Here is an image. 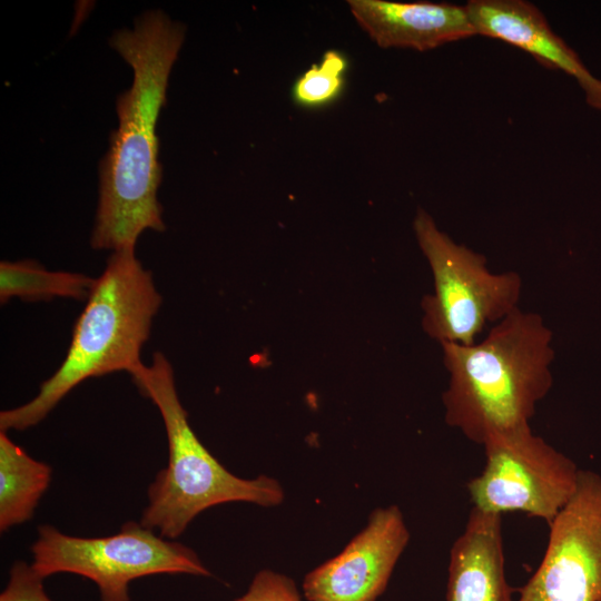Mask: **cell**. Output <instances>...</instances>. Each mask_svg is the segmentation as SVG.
<instances>
[{
  "mask_svg": "<svg viewBox=\"0 0 601 601\" xmlns=\"http://www.w3.org/2000/svg\"><path fill=\"white\" fill-rule=\"evenodd\" d=\"M135 248L114 252L78 317L67 356L30 402L0 413V428L22 431L41 422L78 384L114 372L134 373L161 297Z\"/></svg>",
  "mask_w": 601,
  "mask_h": 601,
  "instance_id": "3957f363",
  "label": "cell"
},
{
  "mask_svg": "<svg viewBox=\"0 0 601 601\" xmlns=\"http://www.w3.org/2000/svg\"><path fill=\"white\" fill-rule=\"evenodd\" d=\"M31 554V566L40 577L63 572L83 577L96 583L101 601H130V582L147 575H211L193 549L140 522H127L118 533L101 538L72 536L43 524Z\"/></svg>",
  "mask_w": 601,
  "mask_h": 601,
  "instance_id": "8992f818",
  "label": "cell"
},
{
  "mask_svg": "<svg viewBox=\"0 0 601 601\" xmlns=\"http://www.w3.org/2000/svg\"><path fill=\"white\" fill-rule=\"evenodd\" d=\"M485 465L467 482L472 508L489 513L520 511L548 524L573 495L579 469L531 426L490 436Z\"/></svg>",
  "mask_w": 601,
  "mask_h": 601,
  "instance_id": "52a82bcc",
  "label": "cell"
},
{
  "mask_svg": "<svg viewBox=\"0 0 601 601\" xmlns=\"http://www.w3.org/2000/svg\"><path fill=\"white\" fill-rule=\"evenodd\" d=\"M465 7L476 35L510 43L544 66L573 77L585 92L587 101L601 110V80L551 29L534 4L524 0H471Z\"/></svg>",
  "mask_w": 601,
  "mask_h": 601,
  "instance_id": "30bf717a",
  "label": "cell"
},
{
  "mask_svg": "<svg viewBox=\"0 0 601 601\" xmlns=\"http://www.w3.org/2000/svg\"><path fill=\"white\" fill-rule=\"evenodd\" d=\"M410 541L397 505L375 509L364 529L303 581L307 601H376Z\"/></svg>",
  "mask_w": 601,
  "mask_h": 601,
  "instance_id": "9c48e42d",
  "label": "cell"
},
{
  "mask_svg": "<svg viewBox=\"0 0 601 601\" xmlns=\"http://www.w3.org/2000/svg\"><path fill=\"white\" fill-rule=\"evenodd\" d=\"M96 279L83 274L48 272L33 260L1 262L0 299L50 300L55 297L88 299Z\"/></svg>",
  "mask_w": 601,
  "mask_h": 601,
  "instance_id": "5bb4252c",
  "label": "cell"
},
{
  "mask_svg": "<svg viewBox=\"0 0 601 601\" xmlns=\"http://www.w3.org/2000/svg\"><path fill=\"white\" fill-rule=\"evenodd\" d=\"M549 526L544 556L518 601H601V476L579 470L573 495Z\"/></svg>",
  "mask_w": 601,
  "mask_h": 601,
  "instance_id": "ba28073f",
  "label": "cell"
},
{
  "mask_svg": "<svg viewBox=\"0 0 601 601\" xmlns=\"http://www.w3.org/2000/svg\"><path fill=\"white\" fill-rule=\"evenodd\" d=\"M185 27L160 10L141 14L132 29L116 31L110 46L134 71L117 99L119 126L100 165V197L91 236L95 249L135 248L145 229L165 230L157 190L161 179L156 124L166 102L171 67Z\"/></svg>",
  "mask_w": 601,
  "mask_h": 601,
  "instance_id": "6da1fadb",
  "label": "cell"
},
{
  "mask_svg": "<svg viewBox=\"0 0 601 601\" xmlns=\"http://www.w3.org/2000/svg\"><path fill=\"white\" fill-rule=\"evenodd\" d=\"M552 331L543 317L520 308L472 345L441 344L450 381L444 418L470 441L530 425L552 388Z\"/></svg>",
  "mask_w": 601,
  "mask_h": 601,
  "instance_id": "7a4b0ae2",
  "label": "cell"
},
{
  "mask_svg": "<svg viewBox=\"0 0 601 601\" xmlns=\"http://www.w3.org/2000/svg\"><path fill=\"white\" fill-rule=\"evenodd\" d=\"M138 390L158 407L168 440V464L148 487V504L140 524L166 539L180 536L203 511L227 502L279 505L280 483L267 475L242 479L228 471L200 442L188 423L174 371L160 352L150 365L130 374Z\"/></svg>",
  "mask_w": 601,
  "mask_h": 601,
  "instance_id": "277c9868",
  "label": "cell"
},
{
  "mask_svg": "<svg viewBox=\"0 0 601 601\" xmlns=\"http://www.w3.org/2000/svg\"><path fill=\"white\" fill-rule=\"evenodd\" d=\"M345 58L335 50L325 52L319 65L313 66L296 81L293 93L305 106H317L333 100L343 87Z\"/></svg>",
  "mask_w": 601,
  "mask_h": 601,
  "instance_id": "9a60e30c",
  "label": "cell"
},
{
  "mask_svg": "<svg viewBox=\"0 0 601 601\" xmlns=\"http://www.w3.org/2000/svg\"><path fill=\"white\" fill-rule=\"evenodd\" d=\"M43 578L24 561H16L0 601H52L45 591Z\"/></svg>",
  "mask_w": 601,
  "mask_h": 601,
  "instance_id": "e0dca14e",
  "label": "cell"
},
{
  "mask_svg": "<svg viewBox=\"0 0 601 601\" xmlns=\"http://www.w3.org/2000/svg\"><path fill=\"white\" fill-rule=\"evenodd\" d=\"M51 466L0 433V531L29 521L51 482Z\"/></svg>",
  "mask_w": 601,
  "mask_h": 601,
  "instance_id": "4fadbf2b",
  "label": "cell"
},
{
  "mask_svg": "<svg viewBox=\"0 0 601 601\" xmlns=\"http://www.w3.org/2000/svg\"><path fill=\"white\" fill-rule=\"evenodd\" d=\"M504 574L502 514L472 508L450 551L446 601H512Z\"/></svg>",
  "mask_w": 601,
  "mask_h": 601,
  "instance_id": "7c38bea8",
  "label": "cell"
},
{
  "mask_svg": "<svg viewBox=\"0 0 601 601\" xmlns=\"http://www.w3.org/2000/svg\"><path fill=\"white\" fill-rule=\"evenodd\" d=\"M413 227L433 275L434 292L422 300V326L430 337L472 345L489 323L519 308L522 279L516 272H491L483 254L454 242L423 209Z\"/></svg>",
  "mask_w": 601,
  "mask_h": 601,
  "instance_id": "5b68a950",
  "label": "cell"
},
{
  "mask_svg": "<svg viewBox=\"0 0 601 601\" xmlns=\"http://www.w3.org/2000/svg\"><path fill=\"white\" fill-rule=\"evenodd\" d=\"M234 601H303L293 579L264 569L253 578L247 591Z\"/></svg>",
  "mask_w": 601,
  "mask_h": 601,
  "instance_id": "2e32d148",
  "label": "cell"
},
{
  "mask_svg": "<svg viewBox=\"0 0 601 601\" xmlns=\"http://www.w3.org/2000/svg\"><path fill=\"white\" fill-rule=\"evenodd\" d=\"M347 3L357 23L382 48L427 51L476 35L465 4L385 0Z\"/></svg>",
  "mask_w": 601,
  "mask_h": 601,
  "instance_id": "8fae6325",
  "label": "cell"
}]
</instances>
